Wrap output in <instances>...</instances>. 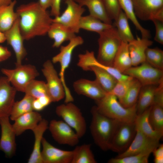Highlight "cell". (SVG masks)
<instances>
[{"mask_svg":"<svg viewBox=\"0 0 163 163\" xmlns=\"http://www.w3.org/2000/svg\"><path fill=\"white\" fill-rule=\"evenodd\" d=\"M119 1L122 10L136 29L140 32L142 37L149 39L151 37L150 31L143 27L138 21L134 12L132 0H119Z\"/></svg>","mask_w":163,"mask_h":163,"instance_id":"cell-30","label":"cell"},{"mask_svg":"<svg viewBox=\"0 0 163 163\" xmlns=\"http://www.w3.org/2000/svg\"><path fill=\"white\" fill-rule=\"evenodd\" d=\"M149 119L153 128L163 133V107L153 104L150 107Z\"/></svg>","mask_w":163,"mask_h":163,"instance_id":"cell-36","label":"cell"},{"mask_svg":"<svg viewBox=\"0 0 163 163\" xmlns=\"http://www.w3.org/2000/svg\"><path fill=\"white\" fill-rule=\"evenodd\" d=\"M90 131L95 144L104 151L110 150L111 141L119 122L99 113L95 106L91 110Z\"/></svg>","mask_w":163,"mask_h":163,"instance_id":"cell-2","label":"cell"},{"mask_svg":"<svg viewBox=\"0 0 163 163\" xmlns=\"http://www.w3.org/2000/svg\"><path fill=\"white\" fill-rule=\"evenodd\" d=\"M151 21L153 22L155 28L154 40L159 43L163 44V22L155 19Z\"/></svg>","mask_w":163,"mask_h":163,"instance_id":"cell-42","label":"cell"},{"mask_svg":"<svg viewBox=\"0 0 163 163\" xmlns=\"http://www.w3.org/2000/svg\"><path fill=\"white\" fill-rule=\"evenodd\" d=\"M136 17L147 21L155 19L163 22V0H132Z\"/></svg>","mask_w":163,"mask_h":163,"instance_id":"cell-12","label":"cell"},{"mask_svg":"<svg viewBox=\"0 0 163 163\" xmlns=\"http://www.w3.org/2000/svg\"><path fill=\"white\" fill-rule=\"evenodd\" d=\"M17 3L14 0L9 4L0 8V30L4 33L12 27L18 18L14 8Z\"/></svg>","mask_w":163,"mask_h":163,"instance_id":"cell-27","label":"cell"},{"mask_svg":"<svg viewBox=\"0 0 163 163\" xmlns=\"http://www.w3.org/2000/svg\"><path fill=\"white\" fill-rule=\"evenodd\" d=\"M11 56V53L7 47L0 46V62L7 60Z\"/></svg>","mask_w":163,"mask_h":163,"instance_id":"cell-46","label":"cell"},{"mask_svg":"<svg viewBox=\"0 0 163 163\" xmlns=\"http://www.w3.org/2000/svg\"><path fill=\"white\" fill-rule=\"evenodd\" d=\"M136 133L135 121L119 122L113 136L110 150L118 154L123 152L131 144Z\"/></svg>","mask_w":163,"mask_h":163,"instance_id":"cell-9","label":"cell"},{"mask_svg":"<svg viewBox=\"0 0 163 163\" xmlns=\"http://www.w3.org/2000/svg\"><path fill=\"white\" fill-rule=\"evenodd\" d=\"M62 0H52L50 6L51 11L50 14L54 17L60 14V5Z\"/></svg>","mask_w":163,"mask_h":163,"instance_id":"cell-44","label":"cell"},{"mask_svg":"<svg viewBox=\"0 0 163 163\" xmlns=\"http://www.w3.org/2000/svg\"><path fill=\"white\" fill-rule=\"evenodd\" d=\"M64 0L65 1H66V0Z\"/></svg>","mask_w":163,"mask_h":163,"instance_id":"cell-51","label":"cell"},{"mask_svg":"<svg viewBox=\"0 0 163 163\" xmlns=\"http://www.w3.org/2000/svg\"><path fill=\"white\" fill-rule=\"evenodd\" d=\"M145 60L152 66L163 70V51L162 50L148 48L145 53Z\"/></svg>","mask_w":163,"mask_h":163,"instance_id":"cell-38","label":"cell"},{"mask_svg":"<svg viewBox=\"0 0 163 163\" xmlns=\"http://www.w3.org/2000/svg\"><path fill=\"white\" fill-rule=\"evenodd\" d=\"M57 115L62 118L75 132L79 138L85 134L87 129L85 120L79 108L72 102L57 106Z\"/></svg>","mask_w":163,"mask_h":163,"instance_id":"cell-7","label":"cell"},{"mask_svg":"<svg viewBox=\"0 0 163 163\" xmlns=\"http://www.w3.org/2000/svg\"><path fill=\"white\" fill-rule=\"evenodd\" d=\"M153 153L154 162L155 163H163V145L159 144L158 146L154 150Z\"/></svg>","mask_w":163,"mask_h":163,"instance_id":"cell-45","label":"cell"},{"mask_svg":"<svg viewBox=\"0 0 163 163\" xmlns=\"http://www.w3.org/2000/svg\"><path fill=\"white\" fill-rule=\"evenodd\" d=\"M32 107L33 110L36 111H41L44 108L37 98L34 100L33 102Z\"/></svg>","mask_w":163,"mask_h":163,"instance_id":"cell-47","label":"cell"},{"mask_svg":"<svg viewBox=\"0 0 163 163\" xmlns=\"http://www.w3.org/2000/svg\"><path fill=\"white\" fill-rule=\"evenodd\" d=\"M107 13L111 20H115L122 10L119 0H102Z\"/></svg>","mask_w":163,"mask_h":163,"instance_id":"cell-41","label":"cell"},{"mask_svg":"<svg viewBox=\"0 0 163 163\" xmlns=\"http://www.w3.org/2000/svg\"><path fill=\"white\" fill-rule=\"evenodd\" d=\"M48 129L53 139L59 144L73 146L79 142L80 138L75 132L63 120H51Z\"/></svg>","mask_w":163,"mask_h":163,"instance_id":"cell-13","label":"cell"},{"mask_svg":"<svg viewBox=\"0 0 163 163\" xmlns=\"http://www.w3.org/2000/svg\"><path fill=\"white\" fill-rule=\"evenodd\" d=\"M132 66L128 43L122 41L114 58L113 66L123 73Z\"/></svg>","mask_w":163,"mask_h":163,"instance_id":"cell-28","label":"cell"},{"mask_svg":"<svg viewBox=\"0 0 163 163\" xmlns=\"http://www.w3.org/2000/svg\"><path fill=\"white\" fill-rule=\"evenodd\" d=\"M128 19L121 10L114 20L117 31L122 41L128 43L135 39L130 28Z\"/></svg>","mask_w":163,"mask_h":163,"instance_id":"cell-31","label":"cell"},{"mask_svg":"<svg viewBox=\"0 0 163 163\" xmlns=\"http://www.w3.org/2000/svg\"><path fill=\"white\" fill-rule=\"evenodd\" d=\"M134 80V78H130L123 81H118L110 92L114 95L120 101L124 97Z\"/></svg>","mask_w":163,"mask_h":163,"instance_id":"cell-40","label":"cell"},{"mask_svg":"<svg viewBox=\"0 0 163 163\" xmlns=\"http://www.w3.org/2000/svg\"><path fill=\"white\" fill-rule=\"evenodd\" d=\"M99 34V48L96 59L103 65L113 66L115 56L122 41L116 28L113 26Z\"/></svg>","mask_w":163,"mask_h":163,"instance_id":"cell-4","label":"cell"},{"mask_svg":"<svg viewBox=\"0 0 163 163\" xmlns=\"http://www.w3.org/2000/svg\"><path fill=\"white\" fill-rule=\"evenodd\" d=\"M150 107L141 114L137 115L135 120L136 127L147 136L160 141L163 133L155 130L149 122V116Z\"/></svg>","mask_w":163,"mask_h":163,"instance_id":"cell-26","label":"cell"},{"mask_svg":"<svg viewBox=\"0 0 163 163\" xmlns=\"http://www.w3.org/2000/svg\"><path fill=\"white\" fill-rule=\"evenodd\" d=\"M67 7L61 15L52 18V22L60 24L75 34L80 30L79 24L85 9L74 0L65 1Z\"/></svg>","mask_w":163,"mask_h":163,"instance_id":"cell-11","label":"cell"},{"mask_svg":"<svg viewBox=\"0 0 163 163\" xmlns=\"http://www.w3.org/2000/svg\"><path fill=\"white\" fill-rule=\"evenodd\" d=\"M73 87L78 94L85 96L95 101L102 98L107 93L95 80L91 81L80 79L74 82Z\"/></svg>","mask_w":163,"mask_h":163,"instance_id":"cell-19","label":"cell"},{"mask_svg":"<svg viewBox=\"0 0 163 163\" xmlns=\"http://www.w3.org/2000/svg\"><path fill=\"white\" fill-rule=\"evenodd\" d=\"M52 1V0H38V2L43 8L47 10L50 7Z\"/></svg>","mask_w":163,"mask_h":163,"instance_id":"cell-48","label":"cell"},{"mask_svg":"<svg viewBox=\"0 0 163 163\" xmlns=\"http://www.w3.org/2000/svg\"><path fill=\"white\" fill-rule=\"evenodd\" d=\"M9 117H0L1 136L0 151L3 152L6 157L11 158L16 150V135L10 123Z\"/></svg>","mask_w":163,"mask_h":163,"instance_id":"cell-15","label":"cell"},{"mask_svg":"<svg viewBox=\"0 0 163 163\" xmlns=\"http://www.w3.org/2000/svg\"><path fill=\"white\" fill-rule=\"evenodd\" d=\"M153 104L163 107V82L157 86L154 98Z\"/></svg>","mask_w":163,"mask_h":163,"instance_id":"cell-43","label":"cell"},{"mask_svg":"<svg viewBox=\"0 0 163 163\" xmlns=\"http://www.w3.org/2000/svg\"><path fill=\"white\" fill-rule=\"evenodd\" d=\"M6 39L4 33L0 30V43H4Z\"/></svg>","mask_w":163,"mask_h":163,"instance_id":"cell-50","label":"cell"},{"mask_svg":"<svg viewBox=\"0 0 163 163\" xmlns=\"http://www.w3.org/2000/svg\"><path fill=\"white\" fill-rule=\"evenodd\" d=\"M142 86L140 82L134 78L133 83L125 96L119 102L126 108L131 107L136 104Z\"/></svg>","mask_w":163,"mask_h":163,"instance_id":"cell-35","label":"cell"},{"mask_svg":"<svg viewBox=\"0 0 163 163\" xmlns=\"http://www.w3.org/2000/svg\"><path fill=\"white\" fill-rule=\"evenodd\" d=\"M43 119L41 115L37 111L33 110L25 113L17 118L12 125L16 136L22 134L26 130H31Z\"/></svg>","mask_w":163,"mask_h":163,"instance_id":"cell-21","label":"cell"},{"mask_svg":"<svg viewBox=\"0 0 163 163\" xmlns=\"http://www.w3.org/2000/svg\"><path fill=\"white\" fill-rule=\"evenodd\" d=\"M123 73L137 79L142 86L158 85L163 82V70L155 68L145 61L132 66Z\"/></svg>","mask_w":163,"mask_h":163,"instance_id":"cell-8","label":"cell"},{"mask_svg":"<svg viewBox=\"0 0 163 163\" xmlns=\"http://www.w3.org/2000/svg\"><path fill=\"white\" fill-rule=\"evenodd\" d=\"M4 33L6 41L11 46L15 53L16 66L21 64L27 52L24 44V40L19 29L18 18L11 28Z\"/></svg>","mask_w":163,"mask_h":163,"instance_id":"cell-17","label":"cell"},{"mask_svg":"<svg viewBox=\"0 0 163 163\" xmlns=\"http://www.w3.org/2000/svg\"><path fill=\"white\" fill-rule=\"evenodd\" d=\"M97 111L102 114L119 122H134L137 116L136 104L126 108L119 102L117 97L107 93L101 99L95 101Z\"/></svg>","mask_w":163,"mask_h":163,"instance_id":"cell-3","label":"cell"},{"mask_svg":"<svg viewBox=\"0 0 163 163\" xmlns=\"http://www.w3.org/2000/svg\"><path fill=\"white\" fill-rule=\"evenodd\" d=\"M113 25L104 23L90 14L82 16L80 19L79 28L87 30L100 34Z\"/></svg>","mask_w":163,"mask_h":163,"instance_id":"cell-32","label":"cell"},{"mask_svg":"<svg viewBox=\"0 0 163 163\" xmlns=\"http://www.w3.org/2000/svg\"><path fill=\"white\" fill-rule=\"evenodd\" d=\"M13 0H0V8L3 6L9 4Z\"/></svg>","mask_w":163,"mask_h":163,"instance_id":"cell-49","label":"cell"},{"mask_svg":"<svg viewBox=\"0 0 163 163\" xmlns=\"http://www.w3.org/2000/svg\"><path fill=\"white\" fill-rule=\"evenodd\" d=\"M151 153L144 152L120 158H112L108 161V163H147Z\"/></svg>","mask_w":163,"mask_h":163,"instance_id":"cell-39","label":"cell"},{"mask_svg":"<svg viewBox=\"0 0 163 163\" xmlns=\"http://www.w3.org/2000/svg\"><path fill=\"white\" fill-rule=\"evenodd\" d=\"M1 71L17 91L23 92L27 85L39 75L36 67L30 64H21L13 69L3 68Z\"/></svg>","mask_w":163,"mask_h":163,"instance_id":"cell-6","label":"cell"},{"mask_svg":"<svg viewBox=\"0 0 163 163\" xmlns=\"http://www.w3.org/2000/svg\"><path fill=\"white\" fill-rule=\"evenodd\" d=\"M41 145V157L42 163H71L73 151L63 150L50 144L43 137Z\"/></svg>","mask_w":163,"mask_h":163,"instance_id":"cell-16","label":"cell"},{"mask_svg":"<svg viewBox=\"0 0 163 163\" xmlns=\"http://www.w3.org/2000/svg\"><path fill=\"white\" fill-rule=\"evenodd\" d=\"M153 42L145 38L137 39L128 43V48L133 66H136L145 61V53Z\"/></svg>","mask_w":163,"mask_h":163,"instance_id":"cell-20","label":"cell"},{"mask_svg":"<svg viewBox=\"0 0 163 163\" xmlns=\"http://www.w3.org/2000/svg\"><path fill=\"white\" fill-rule=\"evenodd\" d=\"M81 6L88 8L90 14L107 24H112L102 0H74Z\"/></svg>","mask_w":163,"mask_h":163,"instance_id":"cell-24","label":"cell"},{"mask_svg":"<svg viewBox=\"0 0 163 163\" xmlns=\"http://www.w3.org/2000/svg\"><path fill=\"white\" fill-rule=\"evenodd\" d=\"M159 144V140L147 136L136 128V135L129 147L123 152L118 154L115 158H122L144 152L152 153Z\"/></svg>","mask_w":163,"mask_h":163,"instance_id":"cell-14","label":"cell"},{"mask_svg":"<svg viewBox=\"0 0 163 163\" xmlns=\"http://www.w3.org/2000/svg\"><path fill=\"white\" fill-rule=\"evenodd\" d=\"M16 91L6 77H0V117H9Z\"/></svg>","mask_w":163,"mask_h":163,"instance_id":"cell-18","label":"cell"},{"mask_svg":"<svg viewBox=\"0 0 163 163\" xmlns=\"http://www.w3.org/2000/svg\"><path fill=\"white\" fill-rule=\"evenodd\" d=\"M49 37L54 40L53 47L58 48L65 41H69L75 37V33L68 28L56 23L52 22L47 33Z\"/></svg>","mask_w":163,"mask_h":163,"instance_id":"cell-23","label":"cell"},{"mask_svg":"<svg viewBox=\"0 0 163 163\" xmlns=\"http://www.w3.org/2000/svg\"><path fill=\"white\" fill-rule=\"evenodd\" d=\"M48 121L43 119L32 131L34 136V142L32 152L29 158L28 163H42L41 145L43 134L48 129Z\"/></svg>","mask_w":163,"mask_h":163,"instance_id":"cell-22","label":"cell"},{"mask_svg":"<svg viewBox=\"0 0 163 163\" xmlns=\"http://www.w3.org/2000/svg\"><path fill=\"white\" fill-rule=\"evenodd\" d=\"M91 144H84L76 146L73 150L71 163H96L91 149Z\"/></svg>","mask_w":163,"mask_h":163,"instance_id":"cell-33","label":"cell"},{"mask_svg":"<svg viewBox=\"0 0 163 163\" xmlns=\"http://www.w3.org/2000/svg\"><path fill=\"white\" fill-rule=\"evenodd\" d=\"M24 93L35 99L48 95L46 83L43 81L34 79L27 85Z\"/></svg>","mask_w":163,"mask_h":163,"instance_id":"cell-37","label":"cell"},{"mask_svg":"<svg viewBox=\"0 0 163 163\" xmlns=\"http://www.w3.org/2000/svg\"><path fill=\"white\" fill-rule=\"evenodd\" d=\"M51 61L48 60L43 65L42 72L46 80L47 95L52 102H58L65 97L62 81Z\"/></svg>","mask_w":163,"mask_h":163,"instance_id":"cell-10","label":"cell"},{"mask_svg":"<svg viewBox=\"0 0 163 163\" xmlns=\"http://www.w3.org/2000/svg\"><path fill=\"white\" fill-rule=\"evenodd\" d=\"M16 12L19 29L24 40L47 34L52 18L47 10L43 8L38 2L21 5Z\"/></svg>","mask_w":163,"mask_h":163,"instance_id":"cell-1","label":"cell"},{"mask_svg":"<svg viewBox=\"0 0 163 163\" xmlns=\"http://www.w3.org/2000/svg\"><path fill=\"white\" fill-rule=\"evenodd\" d=\"M88 71L94 72L95 80L107 93L111 91L117 82L107 71L98 66H90L87 69Z\"/></svg>","mask_w":163,"mask_h":163,"instance_id":"cell-29","label":"cell"},{"mask_svg":"<svg viewBox=\"0 0 163 163\" xmlns=\"http://www.w3.org/2000/svg\"><path fill=\"white\" fill-rule=\"evenodd\" d=\"M34 99L32 97L25 94L21 100L15 101L9 116L10 119L14 121L21 116L34 110L32 104Z\"/></svg>","mask_w":163,"mask_h":163,"instance_id":"cell-34","label":"cell"},{"mask_svg":"<svg viewBox=\"0 0 163 163\" xmlns=\"http://www.w3.org/2000/svg\"><path fill=\"white\" fill-rule=\"evenodd\" d=\"M69 41L67 45L60 46L59 53L53 56L51 61L53 63H59L60 65V70L59 75L64 88L65 103L72 102L74 101L73 98L66 83L65 72L71 62L73 50L78 46L82 45L84 41L81 37L76 36Z\"/></svg>","mask_w":163,"mask_h":163,"instance_id":"cell-5","label":"cell"},{"mask_svg":"<svg viewBox=\"0 0 163 163\" xmlns=\"http://www.w3.org/2000/svg\"><path fill=\"white\" fill-rule=\"evenodd\" d=\"M157 85H151L142 86L136 103L137 115L141 114L152 105Z\"/></svg>","mask_w":163,"mask_h":163,"instance_id":"cell-25","label":"cell"}]
</instances>
